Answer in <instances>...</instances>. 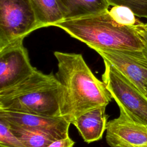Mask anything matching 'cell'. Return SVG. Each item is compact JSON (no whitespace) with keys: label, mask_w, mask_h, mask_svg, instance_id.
Listing matches in <instances>:
<instances>
[{"label":"cell","mask_w":147,"mask_h":147,"mask_svg":"<svg viewBox=\"0 0 147 147\" xmlns=\"http://www.w3.org/2000/svg\"><path fill=\"white\" fill-rule=\"evenodd\" d=\"M55 76L61 87L60 116L71 124L82 114L107 106L112 96L103 81L92 73L81 54L56 51Z\"/></svg>","instance_id":"1"},{"label":"cell","mask_w":147,"mask_h":147,"mask_svg":"<svg viewBox=\"0 0 147 147\" xmlns=\"http://www.w3.org/2000/svg\"><path fill=\"white\" fill-rule=\"evenodd\" d=\"M91 49L143 51L144 44L134 26L117 23L109 10L79 18L67 20L54 25Z\"/></svg>","instance_id":"2"},{"label":"cell","mask_w":147,"mask_h":147,"mask_svg":"<svg viewBox=\"0 0 147 147\" xmlns=\"http://www.w3.org/2000/svg\"><path fill=\"white\" fill-rule=\"evenodd\" d=\"M61 87L53 73L37 69L20 83L0 92V110L58 117Z\"/></svg>","instance_id":"3"},{"label":"cell","mask_w":147,"mask_h":147,"mask_svg":"<svg viewBox=\"0 0 147 147\" xmlns=\"http://www.w3.org/2000/svg\"><path fill=\"white\" fill-rule=\"evenodd\" d=\"M103 62L102 79L119 111L133 122L147 126V96L111 64Z\"/></svg>","instance_id":"4"},{"label":"cell","mask_w":147,"mask_h":147,"mask_svg":"<svg viewBox=\"0 0 147 147\" xmlns=\"http://www.w3.org/2000/svg\"><path fill=\"white\" fill-rule=\"evenodd\" d=\"M39 28L29 0H0V51Z\"/></svg>","instance_id":"5"},{"label":"cell","mask_w":147,"mask_h":147,"mask_svg":"<svg viewBox=\"0 0 147 147\" xmlns=\"http://www.w3.org/2000/svg\"><path fill=\"white\" fill-rule=\"evenodd\" d=\"M23 40L14 42L0 51V92L20 83L37 69L30 63Z\"/></svg>","instance_id":"6"},{"label":"cell","mask_w":147,"mask_h":147,"mask_svg":"<svg viewBox=\"0 0 147 147\" xmlns=\"http://www.w3.org/2000/svg\"><path fill=\"white\" fill-rule=\"evenodd\" d=\"M102 58L114 66L146 95L147 56L143 51H120L94 48Z\"/></svg>","instance_id":"7"},{"label":"cell","mask_w":147,"mask_h":147,"mask_svg":"<svg viewBox=\"0 0 147 147\" xmlns=\"http://www.w3.org/2000/svg\"><path fill=\"white\" fill-rule=\"evenodd\" d=\"M0 119L10 125L44 133L55 140L69 136L71 123L62 117H51L0 110Z\"/></svg>","instance_id":"8"},{"label":"cell","mask_w":147,"mask_h":147,"mask_svg":"<svg viewBox=\"0 0 147 147\" xmlns=\"http://www.w3.org/2000/svg\"><path fill=\"white\" fill-rule=\"evenodd\" d=\"M106 141L110 147H147V126L136 123L121 111L108 121Z\"/></svg>","instance_id":"9"},{"label":"cell","mask_w":147,"mask_h":147,"mask_svg":"<svg viewBox=\"0 0 147 147\" xmlns=\"http://www.w3.org/2000/svg\"><path fill=\"white\" fill-rule=\"evenodd\" d=\"M106 106L93 109L80 115L73 123L84 142L91 143L102 139L106 130L109 115Z\"/></svg>","instance_id":"10"},{"label":"cell","mask_w":147,"mask_h":147,"mask_svg":"<svg viewBox=\"0 0 147 147\" xmlns=\"http://www.w3.org/2000/svg\"><path fill=\"white\" fill-rule=\"evenodd\" d=\"M64 20L79 18L109 10L107 0H57Z\"/></svg>","instance_id":"11"},{"label":"cell","mask_w":147,"mask_h":147,"mask_svg":"<svg viewBox=\"0 0 147 147\" xmlns=\"http://www.w3.org/2000/svg\"><path fill=\"white\" fill-rule=\"evenodd\" d=\"M40 28L54 26L64 21L57 0H29Z\"/></svg>","instance_id":"12"},{"label":"cell","mask_w":147,"mask_h":147,"mask_svg":"<svg viewBox=\"0 0 147 147\" xmlns=\"http://www.w3.org/2000/svg\"><path fill=\"white\" fill-rule=\"evenodd\" d=\"M6 124L25 147H47L55 140L50 136L42 132L10 125L7 123Z\"/></svg>","instance_id":"13"},{"label":"cell","mask_w":147,"mask_h":147,"mask_svg":"<svg viewBox=\"0 0 147 147\" xmlns=\"http://www.w3.org/2000/svg\"><path fill=\"white\" fill-rule=\"evenodd\" d=\"M109 13L111 17L118 24L134 26L142 23L136 18L134 13L129 7L124 6H113Z\"/></svg>","instance_id":"14"},{"label":"cell","mask_w":147,"mask_h":147,"mask_svg":"<svg viewBox=\"0 0 147 147\" xmlns=\"http://www.w3.org/2000/svg\"><path fill=\"white\" fill-rule=\"evenodd\" d=\"M110 6L129 7L136 16L147 19V0H107Z\"/></svg>","instance_id":"15"},{"label":"cell","mask_w":147,"mask_h":147,"mask_svg":"<svg viewBox=\"0 0 147 147\" xmlns=\"http://www.w3.org/2000/svg\"><path fill=\"white\" fill-rule=\"evenodd\" d=\"M0 147H25L8 125L0 119Z\"/></svg>","instance_id":"16"},{"label":"cell","mask_w":147,"mask_h":147,"mask_svg":"<svg viewBox=\"0 0 147 147\" xmlns=\"http://www.w3.org/2000/svg\"><path fill=\"white\" fill-rule=\"evenodd\" d=\"M74 145L75 141L69 136L67 137L53 141L47 147H74Z\"/></svg>","instance_id":"17"},{"label":"cell","mask_w":147,"mask_h":147,"mask_svg":"<svg viewBox=\"0 0 147 147\" xmlns=\"http://www.w3.org/2000/svg\"><path fill=\"white\" fill-rule=\"evenodd\" d=\"M134 27L144 44L145 48L143 51L147 56V30L144 28V23L142 22L134 26Z\"/></svg>","instance_id":"18"},{"label":"cell","mask_w":147,"mask_h":147,"mask_svg":"<svg viewBox=\"0 0 147 147\" xmlns=\"http://www.w3.org/2000/svg\"><path fill=\"white\" fill-rule=\"evenodd\" d=\"M144 27L147 30V22L146 24H144Z\"/></svg>","instance_id":"19"},{"label":"cell","mask_w":147,"mask_h":147,"mask_svg":"<svg viewBox=\"0 0 147 147\" xmlns=\"http://www.w3.org/2000/svg\"><path fill=\"white\" fill-rule=\"evenodd\" d=\"M146 96H147V84L146 86Z\"/></svg>","instance_id":"20"}]
</instances>
